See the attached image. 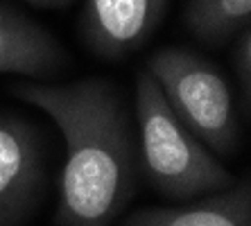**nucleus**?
<instances>
[{"instance_id":"obj_1","label":"nucleus","mask_w":251,"mask_h":226,"mask_svg":"<svg viewBox=\"0 0 251 226\" xmlns=\"http://www.w3.org/2000/svg\"><path fill=\"white\" fill-rule=\"evenodd\" d=\"M14 95L54 120L66 140L57 226H111L140 176L138 145L123 100L106 79L23 81Z\"/></svg>"},{"instance_id":"obj_2","label":"nucleus","mask_w":251,"mask_h":226,"mask_svg":"<svg viewBox=\"0 0 251 226\" xmlns=\"http://www.w3.org/2000/svg\"><path fill=\"white\" fill-rule=\"evenodd\" d=\"M136 122L140 170L161 195L190 199L231 186V172L172 113L147 70L136 77Z\"/></svg>"},{"instance_id":"obj_3","label":"nucleus","mask_w":251,"mask_h":226,"mask_svg":"<svg viewBox=\"0 0 251 226\" xmlns=\"http://www.w3.org/2000/svg\"><path fill=\"white\" fill-rule=\"evenodd\" d=\"M172 113L217 156L240 147V122L226 79L201 54L179 46L161 48L147 61Z\"/></svg>"},{"instance_id":"obj_4","label":"nucleus","mask_w":251,"mask_h":226,"mask_svg":"<svg viewBox=\"0 0 251 226\" xmlns=\"http://www.w3.org/2000/svg\"><path fill=\"white\" fill-rule=\"evenodd\" d=\"M43 186L41 138L21 118L0 116V226H16L34 210Z\"/></svg>"},{"instance_id":"obj_5","label":"nucleus","mask_w":251,"mask_h":226,"mask_svg":"<svg viewBox=\"0 0 251 226\" xmlns=\"http://www.w3.org/2000/svg\"><path fill=\"white\" fill-rule=\"evenodd\" d=\"M165 9L168 0H84V43L106 61L125 59L152 39Z\"/></svg>"},{"instance_id":"obj_6","label":"nucleus","mask_w":251,"mask_h":226,"mask_svg":"<svg viewBox=\"0 0 251 226\" xmlns=\"http://www.w3.org/2000/svg\"><path fill=\"white\" fill-rule=\"evenodd\" d=\"M64 46L46 27L0 5V75L52 77L66 66Z\"/></svg>"},{"instance_id":"obj_7","label":"nucleus","mask_w":251,"mask_h":226,"mask_svg":"<svg viewBox=\"0 0 251 226\" xmlns=\"http://www.w3.org/2000/svg\"><path fill=\"white\" fill-rule=\"evenodd\" d=\"M123 226H251V183L242 179L186 208H138Z\"/></svg>"},{"instance_id":"obj_8","label":"nucleus","mask_w":251,"mask_h":226,"mask_svg":"<svg viewBox=\"0 0 251 226\" xmlns=\"http://www.w3.org/2000/svg\"><path fill=\"white\" fill-rule=\"evenodd\" d=\"M186 25L206 46H222L251 21V0H188Z\"/></svg>"},{"instance_id":"obj_9","label":"nucleus","mask_w":251,"mask_h":226,"mask_svg":"<svg viewBox=\"0 0 251 226\" xmlns=\"http://www.w3.org/2000/svg\"><path fill=\"white\" fill-rule=\"evenodd\" d=\"M233 70L235 77L240 81V91H242V100L245 106L249 109L251 102V29L245 27L238 34V41L233 46Z\"/></svg>"},{"instance_id":"obj_10","label":"nucleus","mask_w":251,"mask_h":226,"mask_svg":"<svg viewBox=\"0 0 251 226\" xmlns=\"http://www.w3.org/2000/svg\"><path fill=\"white\" fill-rule=\"evenodd\" d=\"M25 2L41 7V9H66L73 5V0H25Z\"/></svg>"}]
</instances>
